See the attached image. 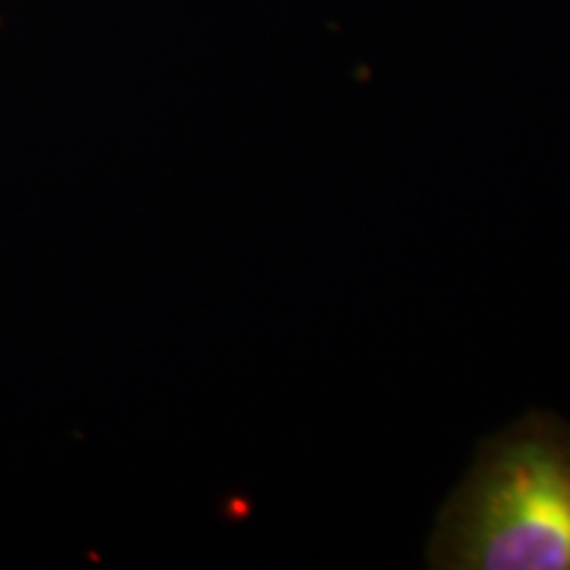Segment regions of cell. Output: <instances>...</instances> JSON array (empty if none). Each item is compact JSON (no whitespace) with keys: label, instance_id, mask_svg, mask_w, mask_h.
<instances>
[{"label":"cell","instance_id":"obj_1","mask_svg":"<svg viewBox=\"0 0 570 570\" xmlns=\"http://www.w3.org/2000/svg\"><path fill=\"white\" fill-rule=\"evenodd\" d=\"M431 568L570 570V425L529 412L487 439L433 531Z\"/></svg>","mask_w":570,"mask_h":570}]
</instances>
